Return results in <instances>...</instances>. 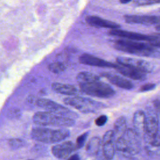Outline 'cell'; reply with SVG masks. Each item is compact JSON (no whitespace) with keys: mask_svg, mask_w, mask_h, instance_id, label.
Returning <instances> with one entry per match:
<instances>
[{"mask_svg":"<svg viewBox=\"0 0 160 160\" xmlns=\"http://www.w3.org/2000/svg\"><path fill=\"white\" fill-rule=\"evenodd\" d=\"M114 48L118 51L141 56L158 58V48L149 43L126 39H118L114 41Z\"/></svg>","mask_w":160,"mask_h":160,"instance_id":"obj_1","label":"cell"},{"mask_svg":"<svg viewBox=\"0 0 160 160\" xmlns=\"http://www.w3.org/2000/svg\"><path fill=\"white\" fill-rule=\"evenodd\" d=\"M139 134L133 129H126L115 142V148L125 158L132 157L141 150Z\"/></svg>","mask_w":160,"mask_h":160,"instance_id":"obj_2","label":"cell"},{"mask_svg":"<svg viewBox=\"0 0 160 160\" xmlns=\"http://www.w3.org/2000/svg\"><path fill=\"white\" fill-rule=\"evenodd\" d=\"M69 134L70 132L67 129L40 127L33 128L31 132V136L34 140L47 144L60 142L68 138Z\"/></svg>","mask_w":160,"mask_h":160,"instance_id":"obj_3","label":"cell"},{"mask_svg":"<svg viewBox=\"0 0 160 160\" xmlns=\"http://www.w3.org/2000/svg\"><path fill=\"white\" fill-rule=\"evenodd\" d=\"M33 122L42 126H72L75 122L73 119L56 115L48 111H39L36 112L32 117Z\"/></svg>","mask_w":160,"mask_h":160,"instance_id":"obj_4","label":"cell"},{"mask_svg":"<svg viewBox=\"0 0 160 160\" xmlns=\"http://www.w3.org/2000/svg\"><path fill=\"white\" fill-rule=\"evenodd\" d=\"M79 86L82 92L96 98H109L115 94V91L111 86L100 80L79 84Z\"/></svg>","mask_w":160,"mask_h":160,"instance_id":"obj_5","label":"cell"},{"mask_svg":"<svg viewBox=\"0 0 160 160\" xmlns=\"http://www.w3.org/2000/svg\"><path fill=\"white\" fill-rule=\"evenodd\" d=\"M63 102L83 113L95 112L102 106V104L98 102L81 96L65 98Z\"/></svg>","mask_w":160,"mask_h":160,"instance_id":"obj_6","label":"cell"},{"mask_svg":"<svg viewBox=\"0 0 160 160\" xmlns=\"http://www.w3.org/2000/svg\"><path fill=\"white\" fill-rule=\"evenodd\" d=\"M108 34L111 36H118L126 38L128 40L136 41H147L152 46L159 48V34L148 35L141 33L128 31L121 29H112L108 31Z\"/></svg>","mask_w":160,"mask_h":160,"instance_id":"obj_7","label":"cell"},{"mask_svg":"<svg viewBox=\"0 0 160 160\" xmlns=\"http://www.w3.org/2000/svg\"><path fill=\"white\" fill-rule=\"evenodd\" d=\"M36 104L39 107L47 110L48 112L56 115L69 118L77 116L76 113L70 111L68 108L48 99H38L36 101Z\"/></svg>","mask_w":160,"mask_h":160,"instance_id":"obj_8","label":"cell"},{"mask_svg":"<svg viewBox=\"0 0 160 160\" xmlns=\"http://www.w3.org/2000/svg\"><path fill=\"white\" fill-rule=\"evenodd\" d=\"M116 62L119 65L136 69L146 74L151 72L153 69V66L150 62L140 59L119 56L116 58Z\"/></svg>","mask_w":160,"mask_h":160,"instance_id":"obj_9","label":"cell"},{"mask_svg":"<svg viewBox=\"0 0 160 160\" xmlns=\"http://www.w3.org/2000/svg\"><path fill=\"white\" fill-rule=\"evenodd\" d=\"M115 134L112 130L108 131L101 140V152L106 160H111L115 154Z\"/></svg>","mask_w":160,"mask_h":160,"instance_id":"obj_10","label":"cell"},{"mask_svg":"<svg viewBox=\"0 0 160 160\" xmlns=\"http://www.w3.org/2000/svg\"><path fill=\"white\" fill-rule=\"evenodd\" d=\"M79 61L80 63L85 65L101 68H111L116 69L118 66L116 64L105 61L102 59L97 58L92 56V54L88 53H84L81 54L79 57Z\"/></svg>","mask_w":160,"mask_h":160,"instance_id":"obj_11","label":"cell"},{"mask_svg":"<svg viewBox=\"0 0 160 160\" xmlns=\"http://www.w3.org/2000/svg\"><path fill=\"white\" fill-rule=\"evenodd\" d=\"M76 150L75 144L70 141H66L54 145L51 148L52 154L54 157L59 159H64Z\"/></svg>","mask_w":160,"mask_h":160,"instance_id":"obj_12","label":"cell"},{"mask_svg":"<svg viewBox=\"0 0 160 160\" xmlns=\"http://www.w3.org/2000/svg\"><path fill=\"white\" fill-rule=\"evenodd\" d=\"M126 22L129 24H140L144 25H153L159 24V17L158 16L124 15Z\"/></svg>","mask_w":160,"mask_h":160,"instance_id":"obj_13","label":"cell"},{"mask_svg":"<svg viewBox=\"0 0 160 160\" xmlns=\"http://www.w3.org/2000/svg\"><path fill=\"white\" fill-rule=\"evenodd\" d=\"M86 23L92 27L100 28H109L111 29H118L121 25L107 19H104L96 16H88L86 18Z\"/></svg>","mask_w":160,"mask_h":160,"instance_id":"obj_14","label":"cell"},{"mask_svg":"<svg viewBox=\"0 0 160 160\" xmlns=\"http://www.w3.org/2000/svg\"><path fill=\"white\" fill-rule=\"evenodd\" d=\"M102 77L106 78L112 84L124 89H131L133 88V84L127 79L111 72H102Z\"/></svg>","mask_w":160,"mask_h":160,"instance_id":"obj_15","label":"cell"},{"mask_svg":"<svg viewBox=\"0 0 160 160\" xmlns=\"http://www.w3.org/2000/svg\"><path fill=\"white\" fill-rule=\"evenodd\" d=\"M116 69L120 74L134 80L144 81L147 78L146 73L131 68L118 64L117 68Z\"/></svg>","mask_w":160,"mask_h":160,"instance_id":"obj_16","label":"cell"},{"mask_svg":"<svg viewBox=\"0 0 160 160\" xmlns=\"http://www.w3.org/2000/svg\"><path fill=\"white\" fill-rule=\"evenodd\" d=\"M51 88L54 92L64 95L72 96L78 92V90L75 86L68 84L52 82L51 84Z\"/></svg>","mask_w":160,"mask_h":160,"instance_id":"obj_17","label":"cell"},{"mask_svg":"<svg viewBox=\"0 0 160 160\" xmlns=\"http://www.w3.org/2000/svg\"><path fill=\"white\" fill-rule=\"evenodd\" d=\"M101 148V140L98 137H92L88 142L86 151L90 156H96L100 151Z\"/></svg>","mask_w":160,"mask_h":160,"instance_id":"obj_18","label":"cell"},{"mask_svg":"<svg viewBox=\"0 0 160 160\" xmlns=\"http://www.w3.org/2000/svg\"><path fill=\"white\" fill-rule=\"evenodd\" d=\"M100 78L98 75H96L89 72H81L76 76V81L79 84H86L96 81H99Z\"/></svg>","mask_w":160,"mask_h":160,"instance_id":"obj_19","label":"cell"},{"mask_svg":"<svg viewBox=\"0 0 160 160\" xmlns=\"http://www.w3.org/2000/svg\"><path fill=\"white\" fill-rule=\"evenodd\" d=\"M146 115L144 111L141 110L137 111L133 116V124L134 126V130L139 134L140 132H143V127L145 120Z\"/></svg>","mask_w":160,"mask_h":160,"instance_id":"obj_20","label":"cell"},{"mask_svg":"<svg viewBox=\"0 0 160 160\" xmlns=\"http://www.w3.org/2000/svg\"><path fill=\"white\" fill-rule=\"evenodd\" d=\"M126 129V121L125 118L119 117L114 122V129L112 131H114L115 136L116 135H119L120 136L123 134Z\"/></svg>","mask_w":160,"mask_h":160,"instance_id":"obj_21","label":"cell"},{"mask_svg":"<svg viewBox=\"0 0 160 160\" xmlns=\"http://www.w3.org/2000/svg\"><path fill=\"white\" fill-rule=\"evenodd\" d=\"M48 69L52 72L58 74L64 71L66 69V66L62 62L59 61H56V62H53L50 64H49Z\"/></svg>","mask_w":160,"mask_h":160,"instance_id":"obj_22","label":"cell"},{"mask_svg":"<svg viewBox=\"0 0 160 160\" xmlns=\"http://www.w3.org/2000/svg\"><path fill=\"white\" fill-rule=\"evenodd\" d=\"M88 134H89V132H84L83 134H81L80 136H79L77 138L76 141V144H75L76 150L81 149L83 147V146L84 145V144L86 142V141L87 139Z\"/></svg>","mask_w":160,"mask_h":160,"instance_id":"obj_23","label":"cell"},{"mask_svg":"<svg viewBox=\"0 0 160 160\" xmlns=\"http://www.w3.org/2000/svg\"><path fill=\"white\" fill-rule=\"evenodd\" d=\"M108 121V117L106 115H101L95 119V124L98 126H104Z\"/></svg>","mask_w":160,"mask_h":160,"instance_id":"obj_24","label":"cell"},{"mask_svg":"<svg viewBox=\"0 0 160 160\" xmlns=\"http://www.w3.org/2000/svg\"><path fill=\"white\" fill-rule=\"evenodd\" d=\"M9 144L12 148H19L23 145V141L19 139H12L9 141Z\"/></svg>","mask_w":160,"mask_h":160,"instance_id":"obj_25","label":"cell"},{"mask_svg":"<svg viewBox=\"0 0 160 160\" xmlns=\"http://www.w3.org/2000/svg\"><path fill=\"white\" fill-rule=\"evenodd\" d=\"M156 86V84L154 83H146L144 85H142L140 88H139V91L140 92H146V91H149L151 90H152L154 89Z\"/></svg>","mask_w":160,"mask_h":160,"instance_id":"obj_26","label":"cell"},{"mask_svg":"<svg viewBox=\"0 0 160 160\" xmlns=\"http://www.w3.org/2000/svg\"><path fill=\"white\" fill-rule=\"evenodd\" d=\"M134 3L136 6H146V5H151L156 3H159V1H134Z\"/></svg>","mask_w":160,"mask_h":160,"instance_id":"obj_27","label":"cell"},{"mask_svg":"<svg viewBox=\"0 0 160 160\" xmlns=\"http://www.w3.org/2000/svg\"><path fill=\"white\" fill-rule=\"evenodd\" d=\"M67 160H81V159L78 154H74L70 157H69Z\"/></svg>","mask_w":160,"mask_h":160,"instance_id":"obj_28","label":"cell"},{"mask_svg":"<svg viewBox=\"0 0 160 160\" xmlns=\"http://www.w3.org/2000/svg\"><path fill=\"white\" fill-rule=\"evenodd\" d=\"M154 106L155 108H156L157 110L158 111V110H159V100H158V99H156V100L154 101Z\"/></svg>","mask_w":160,"mask_h":160,"instance_id":"obj_29","label":"cell"},{"mask_svg":"<svg viewBox=\"0 0 160 160\" xmlns=\"http://www.w3.org/2000/svg\"><path fill=\"white\" fill-rule=\"evenodd\" d=\"M131 1H121L120 2L122 3V4H126V3H128L129 2Z\"/></svg>","mask_w":160,"mask_h":160,"instance_id":"obj_30","label":"cell"},{"mask_svg":"<svg viewBox=\"0 0 160 160\" xmlns=\"http://www.w3.org/2000/svg\"><path fill=\"white\" fill-rule=\"evenodd\" d=\"M129 158L128 160H136V159H134V158Z\"/></svg>","mask_w":160,"mask_h":160,"instance_id":"obj_31","label":"cell"},{"mask_svg":"<svg viewBox=\"0 0 160 160\" xmlns=\"http://www.w3.org/2000/svg\"><path fill=\"white\" fill-rule=\"evenodd\" d=\"M28 160H34V159H28Z\"/></svg>","mask_w":160,"mask_h":160,"instance_id":"obj_32","label":"cell"}]
</instances>
